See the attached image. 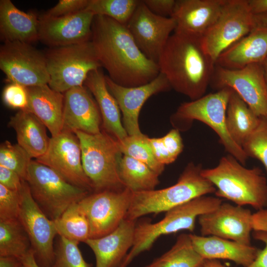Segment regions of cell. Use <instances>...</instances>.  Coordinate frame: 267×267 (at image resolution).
<instances>
[{
	"mask_svg": "<svg viewBox=\"0 0 267 267\" xmlns=\"http://www.w3.org/2000/svg\"><path fill=\"white\" fill-rule=\"evenodd\" d=\"M126 26L141 52L157 63L176 23L171 17L153 13L140 0Z\"/></svg>",
	"mask_w": 267,
	"mask_h": 267,
	"instance_id": "16",
	"label": "cell"
},
{
	"mask_svg": "<svg viewBox=\"0 0 267 267\" xmlns=\"http://www.w3.org/2000/svg\"><path fill=\"white\" fill-rule=\"evenodd\" d=\"M118 170L125 186L133 192L154 190L159 183V175L146 164L130 156L121 157Z\"/></svg>",
	"mask_w": 267,
	"mask_h": 267,
	"instance_id": "30",
	"label": "cell"
},
{
	"mask_svg": "<svg viewBox=\"0 0 267 267\" xmlns=\"http://www.w3.org/2000/svg\"><path fill=\"white\" fill-rule=\"evenodd\" d=\"M199 267H226L216 259H205Z\"/></svg>",
	"mask_w": 267,
	"mask_h": 267,
	"instance_id": "51",
	"label": "cell"
},
{
	"mask_svg": "<svg viewBox=\"0 0 267 267\" xmlns=\"http://www.w3.org/2000/svg\"><path fill=\"white\" fill-rule=\"evenodd\" d=\"M147 136L143 134L137 135H128L117 141L122 154L134 158L148 166L158 175L164 170L165 165L155 158L147 141Z\"/></svg>",
	"mask_w": 267,
	"mask_h": 267,
	"instance_id": "35",
	"label": "cell"
},
{
	"mask_svg": "<svg viewBox=\"0 0 267 267\" xmlns=\"http://www.w3.org/2000/svg\"><path fill=\"white\" fill-rule=\"evenodd\" d=\"M140 1L139 0H89L86 9L94 15L105 16L127 26Z\"/></svg>",
	"mask_w": 267,
	"mask_h": 267,
	"instance_id": "34",
	"label": "cell"
},
{
	"mask_svg": "<svg viewBox=\"0 0 267 267\" xmlns=\"http://www.w3.org/2000/svg\"><path fill=\"white\" fill-rule=\"evenodd\" d=\"M147 141L155 158L159 163L165 165L175 161L165 147L161 137H147Z\"/></svg>",
	"mask_w": 267,
	"mask_h": 267,
	"instance_id": "43",
	"label": "cell"
},
{
	"mask_svg": "<svg viewBox=\"0 0 267 267\" xmlns=\"http://www.w3.org/2000/svg\"><path fill=\"white\" fill-rule=\"evenodd\" d=\"M253 230L267 231V209L260 210L253 214Z\"/></svg>",
	"mask_w": 267,
	"mask_h": 267,
	"instance_id": "47",
	"label": "cell"
},
{
	"mask_svg": "<svg viewBox=\"0 0 267 267\" xmlns=\"http://www.w3.org/2000/svg\"><path fill=\"white\" fill-rule=\"evenodd\" d=\"M198 219L202 236H215L251 245L253 214L250 210L222 203L214 211Z\"/></svg>",
	"mask_w": 267,
	"mask_h": 267,
	"instance_id": "17",
	"label": "cell"
},
{
	"mask_svg": "<svg viewBox=\"0 0 267 267\" xmlns=\"http://www.w3.org/2000/svg\"><path fill=\"white\" fill-rule=\"evenodd\" d=\"M29 154L18 144H12L6 140L0 146V166L16 172L25 180L32 161Z\"/></svg>",
	"mask_w": 267,
	"mask_h": 267,
	"instance_id": "36",
	"label": "cell"
},
{
	"mask_svg": "<svg viewBox=\"0 0 267 267\" xmlns=\"http://www.w3.org/2000/svg\"><path fill=\"white\" fill-rule=\"evenodd\" d=\"M201 164H187L177 183L161 189L133 192L125 219H137L150 214L167 212L198 197L215 193L216 187L201 174Z\"/></svg>",
	"mask_w": 267,
	"mask_h": 267,
	"instance_id": "4",
	"label": "cell"
},
{
	"mask_svg": "<svg viewBox=\"0 0 267 267\" xmlns=\"http://www.w3.org/2000/svg\"><path fill=\"white\" fill-rule=\"evenodd\" d=\"M54 222L59 236L79 242L90 238L89 222L79 203L69 207Z\"/></svg>",
	"mask_w": 267,
	"mask_h": 267,
	"instance_id": "33",
	"label": "cell"
},
{
	"mask_svg": "<svg viewBox=\"0 0 267 267\" xmlns=\"http://www.w3.org/2000/svg\"><path fill=\"white\" fill-rule=\"evenodd\" d=\"M21 260L25 267H40L36 261L34 251L32 249Z\"/></svg>",
	"mask_w": 267,
	"mask_h": 267,
	"instance_id": "50",
	"label": "cell"
},
{
	"mask_svg": "<svg viewBox=\"0 0 267 267\" xmlns=\"http://www.w3.org/2000/svg\"><path fill=\"white\" fill-rule=\"evenodd\" d=\"M25 181L33 198L52 221L90 193L70 183L53 170L36 160L29 164Z\"/></svg>",
	"mask_w": 267,
	"mask_h": 267,
	"instance_id": "8",
	"label": "cell"
},
{
	"mask_svg": "<svg viewBox=\"0 0 267 267\" xmlns=\"http://www.w3.org/2000/svg\"><path fill=\"white\" fill-rule=\"evenodd\" d=\"M267 58V25L258 24L248 34L233 44L219 56L216 65L238 69Z\"/></svg>",
	"mask_w": 267,
	"mask_h": 267,
	"instance_id": "23",
	"label": "cell"
},
{
	"mask_svg": "<svg viewBox=\"0 0 267 267\" xmlns=\"http://www.w3.org/2000/svg\"><path fill=\"white\" fill-rule=\"evenodd\" d=\"M163 142L175 160L182 152L183 147L182 138L178 129H173L161 137Z\"/></svg>",
	"mask_w": 267,
	"mask_h": 267,
	"instance_id": "42",
	"label": "cell"
},
{
	"mask_svg": "<svg viewBox=\"0 0 267 267\" xmlns=\"http://www.w3.org/2000/svg\"><path fill=\"white\" fill-rule=\"evenodd\" d=\"M21 259L13 256H0V267H22Z\"/></svg>",
	"mask_w": 267,
	"mask_h": 267,
	"instance_id": "49",
	"label": "cell"
},
{
	"mask_svg": "<svg viewBox=\"0 0 267 267\" xmlns=\"http://www.w3.org/2000/svg\"><path fill=\"white\" fill-rule=\"evenodd\" d=\"M225 0H178L171 16L174 32L201 38L219 16Z\"/></svg>",
	"mask_w": 267,
	"mask_h": 267,
	"instance_id": "20",
	"label": "cell"
},
{
	"mask_svg": "<svg viewBox=\"0 0 267 267\" xmlns=\"http://www.w3.org/2000/svg\"><path fill=\"white\" fill-rule=\"evenodd\" d=\"M264 68L266 79L267 82V58L262 62Z\"/></svg>",
	"mask_w": 267,
	"mask_h": 267,
	"instance_id": "53",
	"label": "cell"
},
{
	"mask_svg": "<svg viewBox=\"0 0 267 267\" xmlns=\"http://www.w3.org/2000/svg\"><path fill=\"white\" fill-rule=\"evenodd\" d=\"M93 94L102 117L103 126L109 134L117 141L128 136L121 121L118 104L107 86L105 75L101 68L91 71L84 83Z\"/></svg>",
	"mask_w": 267,
	"mask_h": 267,
	"instance_id": "26",
	"label": "cell"
},
{
	"mask_svg": "<svg viewBox=\"0 0 267 267\" xmlns=\"http://www.w3.org/2000/svg\"><path fill=\"white\" fill-rule=\"evenodd\" d=\"M74 133L81 145L83 170L94 192L121 190L126 188L119 174L122 157L117 140L105 132L89 134L81 131Z\"/></svg>",
	"mask_w": 267,
	"mask_h": 267,
	"instance_id": "6",
	"label": "cell"
},
{
	"mask_svg": "<svg viewBox=\"0 0 267 267\" xmlns=\"http://www.w3.org/2000/svg\"><path fill=\"white\" fill-rule=\"evenodd\" d=\"M31 249L29 236L18 219L0 220V256L21 259Z\"/></svg>",
	"mask_w": 267,
	"mask_h": 267,
	"instance_id": "32",
	"label": "cell"
},
{
	"mask_svg": "<svg viewBox=\"0 0 267 267\" xmlns=\"http://www.w3.org/2000/svg\"><path fill=\"white\" fill-rule=\"evenodd\" d=\"M133 194L128 188L103 190L89 193L79 202L89 222L90 238L104 236L118 227L126 218Z\"/></svg>",
	"mask_w": 267,
	"mask_h": 267,
	"instance_id": "12",
	"label": "cell"
},
{
	"mask_svg": "<svg viewBox=\"0 0 267 267\" xmlns=\"http://www.w3.org/2000/svg\"><path fill=\"white\" fill-rule=\"evenodd\" d=\"M36 160L53 170L70 183L89 192L93 191L83 168L79 140L73 132L63 130L50 138L47 150Z\"/></svg>",
	"mask_w": 267,
	"mask_h": 267,
	"instance_id": "15",
	"label": "cell"
},
{
	"mask_svg": "<svg viewBox=\"0 0 267 267\" xmlns=\"http://www.w3.org/2000/svg\"><path fill=\"white\" fill-rule=\"evenodd\" d=\"M22 267H25L23 265V266Z\"/></svg>",
	"mask_w": 267,
	"mask_h": 267,
	"instance_id": "54",
	"label": "cell"
},
{
	"mask_svg": "<svg viewBox=\"0 0 267 267\" xmlns=\"http://www.w3.org/2000/svg\"><path fill=\"white\" fill-rule=\"evenodd\" d=\"M89 0H60L52 8L42 15L44 18L69 15L86 9Z\"/></svg>",
	"mask_w": 267,
	"mask_h": 267,
	"instance_id": "41",
	"label": "cell"
},
{
	"mask_svg": "<svg viewBox=\"0 0 267 267\" xmlns=\"http://www.w3.org/2000/svg\"><path fill=\"white\" fill-rule=\"evenodd\" d=\"M213 77L215 86L219 89H232L255 114L267 119V82L262 63L238 69L216 65Z\"/></svg>",
	"mask_w": 267,
	"mask_h": 267,
	"instance_id": "14",
	"label": "cell"
},
{
	"mask_svg": "<svg viewBox=\"0 0 267 267\" xmlns=\"http://www.w3.org/2000/svg\"><path fill=\"white\" fill-rule=\"evenodd\" d=\"M257 25L248 0H225L217 19L201 38L203 47L216 63L222 52Z\"/></svg>",
	"mask_w": 267,
	"mask_h": 267,
	"instance_id": "10",
	"label": "cell"
},
{
	"mask_svg": "<svg viewBox=\"0 0 267 267\" xmlns=\"http://www.w3.org/2000/svg\"><path fill=\"white\" fill-rule=\"evenodd\" d=\"M144 4L153 13L162 17H171L175 7V0H144Z\"/></svg>",
	"mask_w": 267,
	"mask_h": 267,
	"instance_id": "44",
	"label": "cell"
},
{
	"mask_svg": "<svg viewBox=\"0 0 267 267\" xmlns=\"http://www.w3.org/2000/svg\"><path fill=\"white\" fill-rule=\"evenodd\" d=\"M2 99L9 107L26 110L28 103L27 88L18 84L10 83L3 90Z\"/></svg>",
	"mask_w": 267,
	"mask_h": 267,
	"instance_id": "40",
	"label": "cell"
},
{
	"mask_svg": "<svg viewBox=\"0 0 267 267\" xmlns=\"http://www.w3.org/2000/svg\"><path fill=\"white\" fill-rule=\"evenodd\" d=\"M20 191L0 184V220L18 219L21 205Z\"/></svg>",
	"mask_w": 267,
	"mask_h": 267,
	"instance_id": "39",
	"label": "cell"
},
{
	"mask_svg": "<svg viewBox=\"0 0 267 267\" xmlns=\"http://www.w3.org/2000/svg\"><path fill=\"white\" fill-rule=\"evenodd\" d=\"M248 157L260 161L267 173V119L261 117L260 123L242 146Z\"/></svg>",
	"mask_w": 267,
	"mask_h": 267,
	"instance_id": "38",
	"label": "cell"
},
{
	"mask_svg": "<svg viewBox=\"0 0 267 267\" xmlns=\"http://www.w3.org/2000/svg\"><path fill=\"white\" fill-rule=\"evenodd\" d=\"M8 125L16 132L17 144L31 158L36 159L45 153L50 138L46 127L34 114L27 110H20L10 118Z\"/></svg>",
	"mask_w": 267,
	"mask_h": 267,
	"instance_id": "28",
	"label": "cell"
},
{
	"mask_svg": "<svg viewBox=\"0 0 267 267\" xmlns=\"http://www.w3.org/2000/svg\"><path fill=\"white\" fill-rule=\"evenodd\" d=\"M136 222L125 219L111 233L84 242L94 253L95 267H120L133 245Z\"/></svg>",
	"mask_w": 267,
	"mask_h": 267,
	"instance_id": "22",
	"label": "cell"
},
{
	"mask_svg": "<svg viewBox=\"0 0 267 267\" xmlns=\"http://www.w3.org/2000/svg\"><path fill=\"white\" fill-rule=\"evenodd\" d=\"M0 69L10 83L26 88L48 85L44 54L30 44L4 43L0 47Z\"/></svg>",
	"mask_w": 267,
	"mask_h": 267,
	"instance_id": "11",
	"label": "cell"
},
{
	"mask_svg": "<svg viewBox=\"0 0 267 267\" xmlns=\"http://www.w3.org/2000/svg\"><path fill=\"white\" fill-rule=\"evenodd\" d=\"M222 203L217 196H201L168 210L156 222L146 219L136 221L133 245L120 267H127L138 255L149 250L162 235L182 230L193 232L196 219L214 211Z\"/></svg>",
	"mask_w": 267,
	"mask_h": 267,
	"instance_id": "5",
	"label": "cell"
},
{
	"mask_svg": "<svg viewBox=\"0 0 267 267\" xmlns=\"http://www.w3.org/2000/svg\"><path fill=\"white\" fill-rule=\"evenodd\" d=\"M232 91L229 88H223L196 100L183 102L178 108L173 119L189 122L196 120L206 124L218 134L225 150L244 165L248 156L231 138L226 128V110Z\"/></svg>",
	"mask_w": 267,
	"mask_h": 267,
	"instance_id": "9",
	"label": "cell"
},
{
	"mask_svg": "<svg viewBox=\"0 0 267 267\" xmlns=\"http://www.w3.org/2000/svg\"><path fill=\"white\" fill-rule=\"evenodd\" d=\"M157 64L171 88L191 100L204 95L216 67L201 38L176 32L170 37Z\"/></svg>",
	"mask_w": 267,
	"mask_h": 267,
	"instance_id": "2",
	"label": "cell"
},
{
	"mask_svg": "<svg viewBox=\"0 0 267 267\" xmlns=\"http://www.w3.org/2000/svg\"><path fill=\"white\" fill-rule=\"evenodd\" d=\"M23 180L14 171L0 166V184L6 188L15 191L20 190Z\"/></svg>",
	"mask_w": 267,
	"mask_h": 267,
	"instance_id": "45",
	"label": "cell"
},
{
	"mask_svg": "<svg viewBox=\"0 0 267 267\" xmlns=\"http://www.w3.org/2000/svg\"><path fill=\"white\" fill-rule=\"evenodd\" d=\"M205 260L195 250L190 234L182 233L169 251L145 267H199Z\"/></svg>",
	"mask_w": 267,
	"mask_h": 267,
	"instance_id": "31",
	"label": "cell"
},
{
	"mask_svg": "<svg viewBox=\"0 0 267 267\" xmlns=\"http://www.w3.org/2000/svg\"><path fill=\"white\" fill-rule=\"evenodd\" d=\"M79 242L60 236L54 249V259L51 267H91L86 262L80 251Z\"/></svg>",
	"mask_w": 267,
	"mask_h": 267,
	"instance_id": "37",
	"label": "cell"
},
{
	"mask_svg": "<svg viewBox=\"0 0 267 267\" xmlns=\"http://www.w3.org/2000/svg\"><path fill=\"white\" fill-rule=\"evenodd\" d=\"M201 174L216 187L219 198L258 210L267 207V181L258 167L246 168L229 154L222 157L216 167L203 169Z\"/></svg>",
	"mask_w": 267,
	"mask_h": 267,
	"instance_id": "3",
	"label": "cell"
},
{
	"mask_svg": "<svg viewBox=\"0 0 267 267\" xmlns=\"http://www.w3.org/2000/svg\"><path fill=\"white\" fill-rule=\"evenodd\" d=\"M28 103L26 110L38 117L49 131L51 137L63 130L64 95L48 85L26 88Z\"/></svg>",
	"mask_w": 267,
	"mask_h": 267,
	"instance_id": "25",
	"label": "cell"
},
{
	"mask_svg": "<svg viewBox=\"0 0 267 267\" xmlns=\"http://www.w3.org/2000/svg\"><path fill=\"white\" fill-rule=\"evenodd\" d=\"M257 24L267 25V13L255 15Z\"/></svg>",
	"mask_w": 267,
	"mask_h": 267,
	"instance_id": "52",
	"label": "cell"
},
{
	"mask_svg": "<svg viewBox=\"0 0 267 267\" xmlns=\"http://www.w3.org/2000/svg\"><path fill=\"white\" fill-rule=\"evenodd\" d=\"M91 41L102 67L115 83L126 87L146 84L160 73L157 63L139 49L126 26L95 15Z\"/></svg>",
	"mask_w": 267,
	"mask_h": 267,
	"instance_id": "1",
	"label": "cell"
},
{
	"mask_svg": "<svg viewBox=\"0 0 267 267\" xmlns=\"http://www.w3.org/2000/svg\"><path fill=\"white\" fill-rule=\"evenodd\" d=\"M260 119L232 90L227 104L226 125L234 142L242 147L246 139L258 127Z\"/></svg>",
	"mask_w": 267,
	"mask_h": 267,
	"instance_id": "29",
	"label": "cell"
},
{
	"mask_svg": "<svg viewBox=\"0 0 267 267\" xmlns=\"http://www.w3.org/2000/svg\"><path fill=\"white\" fill-rule=\"evenodd\" d=\"M44 56L49 76L48 85L62 93L82 86L91 71L102 67L91 41L52 47Z\"/></svg>",
	"mask_w": 267,
	"mask_h": 267,
	"instance_id": "7",
	"label": "cell"
},
{
	"mask_svg": "<svg viewBox=\"0 0 267 267\" xmlns=\"http://www.w3.org/2000/svg\"><path fill=\"white\" fill-rule=\"evenodd\" d=\"M20 191L18 219L29 236L36 261L40 267H51L54 259L53 240L57 234L54 221L47 217L33 198L25 180Z\"/></svg>",
	"mask_w": 267,
	"mask_h": 267,
	"instance_id": "13",
	"label": "cell"
},
{
	"mask_svg": "<svg viewBox=\"0 0 267 267\" xmlns=\"http://www.w3.org/2000/svg\"><path fill=\"white\" fill-rule=\"evenodd\" d=\"M94 16L85 9L58 17L40 16L39 40L52 47L90 41Z\"/></svg>",
	"mask_w": 267,
	"mask_h": 267,
	"instance_id": "19",
	"label": "cell"
},
{
	"mask_svg": "<svg viewBox=\"0 0 267 267\" xmlns=\"http://www.w3.org/2000/svg\"><path fill=\"white\" fill-rule=\"evenodd\" d=\"M39 26L40 17L35 13L20 10L10 0H0V37L4 43L36 42Z\"/></svg>",
	"mask_w": 267,
	"mask_h": 267,
	"instance_id": "24",
	"label": "cell"
},
{
	"mask_svg": "<svg viewBox=\"0 0 267 267\" xmlns=\"http://www.w3.org/2000/svg\"><path fill=\"white\" fill-rule=\"evenodd\" d=\"M108 89L116 99L123 115V126L128 135H140L138 117L141 109L152 95L172 89L161 73L151 82L139 86L126 87L114 82L105 76Z\"/></svg>",
	"mask_w": 267,
	"mask_h": 267,
	"instance_id": "18",
	"label": "cell"
},
{
	"mask_svg": "<svg viewBox=\"0 0 267 267\" xmlns=\"http://www.w3.org/2000/svg\"><path fill=\"white\" fill-rule=\"evenodd\" d=\"M253 237L264 243L265 247L260 250L254 261L247 267H267V231L254 230Z\"/></svg>",
	"mask_w": 267,
	"mask_h": 267,
	"instance_id": "46",
	"label": "cell"
},
{
	"mask_svg": "<svg viewBox=\"0 0 267 267\" xmlns=\"http://www.w3.org/2000/svg\"><path fill=\"white\" fill-rule=\"evenodd\" d=\"M89 91L82 86L64 93L63 130L92 134L100 133V111Z\"/></svg>",
	"mask_w": 267,
	"mask_h": 267,
	"instance_id": "21",
	"label": "cell"
},
{
	"mask_svg": "<svg viewBox=\"0 0 267 267\" xmlns=\"http://www.w3.org/2000/svg\"><path fill=\"white\" fill-rule=\"evenodd\" d=\"M195 250L204 259H226L243 267L249 266L260 250L251 245L215 236H199L190 234Z\"/></svg>",
	"mask_w": 267,
	"mask_h": 267,
	"instance_id": "27",
	"label": "cell"
},
{
	"mask_svg": "<svg viewBox=\"0 0 267 267\" xmlns=\"http://www.w3.org/2000/svg\"><path fill=\"white\" fill-rule=\"evenodd\" d=\"M250 9L255 15L267 13V0H248Z\"/></svg>",
	"mask_w": 267,
	"mask_h": 267,
	"instance_id": "48",
	"label": "cell"
}]
</instances>
